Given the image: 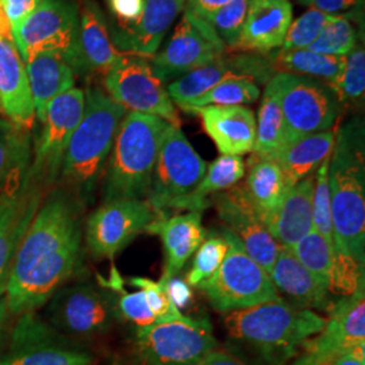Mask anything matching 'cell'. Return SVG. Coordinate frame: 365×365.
Returning <instances> with one entry per match:
<instances>
[{"label":"cell","instance_id":"6da1fadb","mask_svg":"<svg viewBox=\"0 0 365 365\" xmlns=\"http://www.w3.org/2000/svg\"><path fill=\"white\" fill-rule=\"evenodd\" d=\"M81 235L78 197L54 190L39 205L15 255L4 292L10 313H30L52 299L76 269Z\"/></svg>","mask_w":365,"mask_h":365},{"label":"cell","instance_id":"7a4b0ae2","mask_svg":"<svg viewBox=\"0 0 365 365\" xmlns=\"http://www.w3.org/2000/svg\"><path fill=\"white\" fill-rule=\"evenodd\" d=\"M336 249L365 265L364 125L353 119L336 131L329 160Z\"/></svg>","mask_w":365,"mask_h":365},{"label":"cell","instance_id":"3957f363","mask_svg":"<svg viewBox=\"0 0 365 365\" xmlns=\"http://www.w3.org/2000/svg\"><path fill=\"white\" fill-rule=\"evenodd\" d=\"M327 318L313 310L297 309L287 302H268L227 313L229 339L248 346L267 365H286L306 339L318 334Z\"/></svg>","mask_w":365,"mask_h":365},{"label":"cell","instance_id":"277c9868","mask_svg":"<svg viewBox=\"0 0 365 365\" xmlns=\"http://www.w3.org/2000/svg\"><path fill=\"white\" fill-rule=\"evenodd\" d=\"M84 113L66 148L60 179L78 199H88L105 170L128 111L102 88L88 87Z\"/></svg>","mask_w":365,"mask_h":365},{"label":"cell","instance_id":"5b68a950","mask_svg":"<svg viewBox=\"0 0 365 365\" xmlns=\"http://www.w3.org/2000/svg\"><path fill=\"white\" fill-rule=\"evenodd\" d=\"M170 123L155 115L128 113L108 157L105 200L146 199L158 150Z\"/></svg>","mask_w":365,"mask_h":365},{"label":"cell","instance_id":"8992f818","mask_svg":"<svg viewBox=\"0 0 365 365\" xmlns=\"http://www.w3.org/2000/svg\"><path fill=\"white\" fill-rule=\"evenodd\" d=\"M229 249L218 271L199 284L211 306L220 313L244 310L261 303L284 300L269 274L253 260L229 230H225Z\"/></svg>","mask_w":365,"mask_h":365},{"label":"cell","instance_id":"52a82bcc","mask_svg":"<svg viewBox=\"0 0 365 365\" xmlns=\"http://www.w3.org/2000/svg\"><path fill=\"white\" fill-rule=\"evenodd\" d=\"M271 83L286 122L287 145L303 135L333 129L342 105L327 81L277 72Z\"/></svg>","mask_w":365,"mask_h":365},{"label":"cell","instance_id":"ba28073f","mask_svg":"<svg viewBox=\"0 0 365 365\" xmlns=\"http://www.w3.org/2000/svg\"><path fill=\"white\" fill-rule=\"evenodd\" d=\"M206 170L207 163L194 149L180 126L170 125L158 150L146 200L157 215H167L195 190Z\"/></svg>","mask_w":365,"mask_h":365},{"label":"cell","instance_id":"9c48e42d","mask_svg":"<svg viewBox=\"0 0 365 365\" xmlns=\"http://www.w3.org/2000/svg\"><path fill=\"white\" fill-rule=\"evenodd\" d=\"M137 345L146 365H196L218 341L209 319L182 315L137 329Z\"/></svg>","mask_w":365,"mask_h":365},{"label":"cell","instance_id":"30bf717a","mask_svg":"<svg viewBox=\"0 0 365 365\" xmlns=\"http://www.w3.org/2000/svg\"><path fill=\"white\" fill-rule=\"evenodd\" d=\"M107 95L126 111L155 115L173 126L180 118L164 84L155 76L149 58L123 54L103 78Z\"/></svg>","mask_w":365,"mask_h":365},{"label":"cell","instance_id":"8fae6325","mask_svg":"<svg viewBox=\"0 0 365 365\" xmlns=\"http://www.w3.org/2000/svg\"><path fill=\"white\" fill-rule=\"evenodd\" d=\"M86 95L72 88L57 96L46 108L43 128L34 146L26 176L39 185H52L60 179L66 148L84 113Z\"/></svg>","mask_w":365,"mask_h":365},{"label":"cell","instance_id":"7c38bea8","mask_svg":"<svg viewBox=\"0 0 365 365\" xmlns=\"http://www.w3.org/2000/svg\"><path fill=\"white\" fill-rule=\"evenodd\" d=\"M78 4L73 0H41L38 7L11 30L24 63L41 52H60L69 63L76 49Z\"/></svg>","mask_w":365,"mask_h":365},{"label":"cell","instance_id":"4fadbf2b","mask_svg":"<svg viewBox=\"0 0 365 365\" xmlns=\"http://www.w3.org/2000/svg\"><path fill=\"white\" fill-rule=\"evenodd\" d=\"M182 11V21L168 45L149 60L155 76L163 84L217 61L226 52L223 42L210 24L188 9Z\"/></svg>","mask_w":365,"mask_h":365},{"label":"cell","instance_id":"5bb4252c","mask_svg":"<svg viewBox=\"0 0 365 365\" xmlns=\"http://www.w3.org/2000/svg\"><path fill=\"white\" fill-rule=\"evenodd\" d=\"M157 218L146 199H117L95 210L86 225V242L96 259L113 260Z\"/></svg>","mask_w":365,"mask_h":365},{"label":"cell","instance_id":"9a60e30c","mask_svg":"<svg viewBox=\"0 0 365 365\" xmlns=\"http://www.w3.org/2000/svg\"><path fill=\"white\" fill-rule=\"evenodd\" d=\"M360 344H365L364 284L334 303L324 329L302 344L291 365H327Z\"/></svg>","mask_w":365,"mask_h":365},{"label":"cell","instance_id":"2e32d148","mask_svg":"<svg viewBox=\"0 0 365 365\" xmlns=\"http://www.w3.org/2000/svg\"><path fill=\"white\" fill-rule=\"evenodd\" d=\"M114 299L92 286L60 288L51 299L53 324L69 334L90 337L107 331L115 319Z\"/></svg>","mask_w":365,"mask_h":365},{"label":"cell","instance_id":"e0dca14e","mask_svg":"<svg viewBox=\"0 0 365 365\" xmlns=\"http://www.w3.org/2000/svg\"><path fill=\"white\" fill-rule=\"evenodd\" d=\"M218 217L249 256L267 272L271 271L280 245L261 221L242 185H235L212 196Z\"/></svg>","mask_w":365,"mask_h":365},{"label":"cell","instance_id":"ac0fdd59","mask_svg":"<svg viewBox=\"0 0 365 365\" xmlns=\"http://www.w3.org/2000/svg\"><path fill=\"white\" fill-rule=\"evenodd\" d=\"M41 190L25 173L0 195V298L4 297L15 255L42 202Z\"/></svg>","mask_w":365,"mask_h":365},{"label":"cell","instance_id":"d6986e66","mask_svg":"<svg viewBox=\"0 0 365 365\" xmlns=\"http://www.w3.org/2000/svg\"><path fill=\"white\" fill-rule=\"evenodd\" d=\"M291 250L304 268L327 284L331 295L345 298L364 284V267L334 248L314 230Z\"/></svg>","mask_w":365,"mask_h":365},{"label":"cell","instance_id":"ffe728a7","mask_svg":"<svg viewBox=\"0 0 365 365\" xmlns=\"http://www.w3.org/2000/svg\"><path fill=\"white\" fill-rule=\"evenodd\" d=\"M122 56L123 53L118 51L110 37L99 4L95 0H81L78 6L76 49L68 63L73 72L106 75Z\"/></svg>","mask_w":365,"mask_h":365},{"label":"cell","instance_id":"44dd1931","mask_svg":"<svg viewBox=\"0 0 365 365\" xmlns=\"http://www.w3.org/2000/svg\"><path fill=\"white\" fill-rule=\"evenodd\" d=\"M187 0H145L141 16L131 24H120L113 42L120 53L152 58Z\"/></svg>","mask_w":365,"mask_h":365},{"label":"cell","instance_id":"7402d4cb","mask_svg":"<svg viewBox=\"0 0 365 365\" xmlns=\"http://www.w3.org/2000/svg\"><path fill=\"white\" fill-rule=\"evenodd\" d=\"M269 72L267 63L252 57H235V58H218L207 66L196 68L182 78L170 83L167 92L173 105L182 108V106L192 102L210 91L222 81L229 78H249L262 81V75Z\"/></svg>","mask_w":365,"mask_h":365},{"label":"cell","instance_id":"603a6c76","mask_svg":"<svg viewBox=\"0 0 365 365\" xmlns=\"http://www.w3.org/2000/svg\"><path fill=\"white\" fill-rule=\"evenodd\" d=\"M90 353L60 346L52 333L26 317L15 330L13 351L0 360V365H92Z\"/></svg>","mask_w":365,"mask_h":365},{"label":"cell","instance_id":"cb8c5ba5","mask_svg":"<svg viewBox=\"0 0 365 365\" xmlns=\"http://www.w3.org/2000/svg\"><path fill=\"white\" fill-rule=\"evenodd\" d=\"M279 294H284L297 309L330 313L334 303L327 284L304 268L291 248H279L276 260L268 272Z\"/></svg>","mask_w":365,"mask_h":365},{"label":"cell","instance_id":"d4e9b609","mask_svg":"<svg viewBox=\"0 0 365 365\" xmlns=\"http://www.w3.org/2000/svg\"><path fill=\"white\" fill-rule=\"evenodd\" d=\"M145 233L158 235L164 247L165 267L160 282H167L179 274L206 240L202 212L196 211L172 217L157 215L156 220L148 225Z\"/></svg>","mask_w":365,"mask_h":365},{"label":"cell","instance_id":"484cf974","mask_svg":"<svg viewBox=\"0 0 365 365\" xmlns=\"http://www.w3.org/2000/svg\"><path fill=\"white\" fill-rule=\"evenodd\" d=\"M202 126L222 155L244 156L253 152L256 115L245 106H206L197 108Z\"/></svg>","mask_w":365,"mask_h":365},{"label":"cell","instance_id":"4316f807","mask_svg":"<svg viewBox=\"0 0 365 365\" xmlns=\"http://www.w3.org/2000/svg\"><path fill=\"white\" fill-rule=\"evenodd\" d=\"M0 108L10 123L21 130H31L36 108L29 87L25 63L14 41L0 36Z\"/></svg>","mask_w":365,"mask_h":365},{"label":"cell","instance_id":"83f0119b","mask_svg":"<svg viewBox=\"0 0 365 365\" xmlns=\"http://www.w3.org/2000/svg\"><path fill=\"white\" fill-rule=\"evenodd\" d=\"M292 21L291 0H249L237 51L269 53L279 49Z\"/></svg>","mask_w":365,"mask_h":365},{"label":"cell","instance_id":"f1b7e54d","mask_svg":"<svg viewBox=\"0 0 365 365\" xmlns=\"http://www.w3.org/2000/svg\"><path fill=\"white\" fill-rule=\"evenodd\" d=\"M314 180L312 173L289 187L280 206L264 222L279 245L292 248L313 232Z\"/></svg>","mask_w":365,"mask_h":365},{"label":"cell","instance_id":"f546056e","mask_svg":"<svg viewBox=\"0 0 365 365\" xmlns=\"http://www.w3.org/2000/svg\"><path fill=\"white\" fill-rule=\"evenodd\" d=\"M36 117L43 122L53 99L75 88V72L60 52H41L25 63Z\"/></svg>","mask_w":365,"mask_h":365},{"label":"cell","instance_id":"4dcf8cb0","mask_svg":"<svg viewBox=\"0 0 365 365\" xmlns=\"http://www.w3.org/2000/svg\"><path fill=\"white\" fill-rule=\"evenodd\" d=\"M336 130L321 131L303 135L272 158L283 172L288 187L310 176L331 155Z\"/></svg>","mask_w":365,"mask_h":365},{"label":"cell","instance_id":"1f68e13d","mask_svg":"<svg viewBox=\"0 0 365 365\" xmlns=\"http://www.w3.org/2000/svg\"><path fill=\"white\" fill-rule=\"evenodd\" d=\"M242 187L262 222L280 206L289 188L274 160L255 155L249 158L248 175Z\"/></svg>","mask_w":365,"mask_h":365},{"label":"cell","instance_id":"d6a6232c","mask_svg":"<svg viewBox=\"0 0 365 365\" xmlns=\"http://www.w3.org/2000/svg\"><path fill=\"white\" fill-rule=\"evenodd\" d=\"M245 173L247 164L242 157L222 155L210 164L195 190L184 197L175 210L203 212L211 205L210 196L233 188L244 179Z\"/></svg>","mask_w":365,"mask_h":365},{"label":"cell","instance_id":"836d02e7","mask_svg":"<svg viewBox=\"0 0 365 365\" xmlns=\"http://www.w3.org/2000/svg\"><path fill=\"white\" fill-rule=\"evenodd\" d=\"M287 143V128L279 96L269 80L262 93L256 118V141L252 153L264 158H274L286 148Z\"/></svg>","mask_w":365,"mask_h":365},{"label":"cell","instance_id":"e575fe53","mask_svg":"<svg viewBox=\"0 0 365 365\" xmlns=\"http://www.w3.org/2000/svg\"><path fill=\"white\" fill-rule=\"evenodd\" d=\"M345 57L327 56L313 52L309 49L288 51L274 54L272 66L277 72H289L307 78L324 80L327 83L333 81L339 76L344 69Z\"/></svg>","mask_w":365,"mask_h":365},{"label":"cell","instance_id":"d590c367","mask_svg":"<svg viewBox=\"0 0 365 365\" xmlns=\"http://www.w3.org/2000/svg\"><path fill=\"white\" fill-rule=\"evenodd\" d=\"M31 161V143L27 131L9 120H0V182L15 180L26 173Z\"/></svg>","mask_w":365,"mask_h":365},{"label":"cell","instance_id":"8d00e7d4","mask_svg":"<svg viewBox=\"0 0 365 365\" xmlns=\"http://www.w3.org/2000/svg\"><path fill=\"white\" fill-rule=\"evenodd\" d=\"M259 84L249 78H229L222 81L195 101L182 106V111L195 113L206 106H245L255 103L260 98Z\"/></svg>","mask_w":365,"mask_h":365},{"label":"cell","instance_id":"74e56055","mask_svg":"<svg viewBox=\"0 0 365 365\" xmlns=\"http://www.w3.org/2000/svg\"><path fill=\"white\" fill-rule=\"evenodd\" d=\"M334 91L339 103L359 105L364 99L365 51L364 45H356L352 52L345 57L344 69L337 78L327 83Z\"/></svg>","mask_w":365,"mask_h":365},{"label":"cell","instance_id":"f35d334b","mask_svg":"<svg viewBox=\"0 0 365 365\" xmlns=\"http://www.w3.org/2000/svg\"><path fill=\"white\" fill-rule=\"evenodd\" d=\"M352 18L351 14L339 15L322 30L307 49L327 56L346 57L357 45V33L351 22Z\"/></svg>","mask_w":365,"mask_h":365},{"label":"cell","instance_id":"ab89813d","mask_svg":"<svg viewBox=\"0 0 365 365\" xmlns=\"http://www.w3.org/2000/svg\"><path fill=\"white\" fill-rule=\"evenodd\" d=\"M339 16V15L322 13L315 9L309 10L307 13L300 15L298 19L291 22L287 34L279 51L288 52V51L307 49L314 41L318 38L322 30Z\"/></svg>","mask_w":365,"mask_h":365},{"label":"cell","instance_id":"60d3db41","mask_svg":"<svg viewBox=\"0 0 365 365\" xmlns=\"http://www.w3.org/2000/svg\"><path fill=\"white\" fill-rule=\"evenodd\" d=\"M329 160L330 157H327L314 172L313 223L314 232L324 237L336 248L329 188Z\"/></svg>","mask_w":365,"mask_h":365},{"label":"cell","instance_id":"b9f144b4","mask_svg":"<svg viewBox=\"0 0 365 365\" xmlns=\"http://www.w3.org/2000/svg\"><path fill=\"white\" fill-rule=\"evenodd\" d=\"M229 244L223 235L210 237L195 252L192 267L187 274V284L197 287L218 271L227 253Z\"/></svg>","mask_w":365,"mask_h":365},{"label":"cell","instance_id":"7bdbcfd3","mask_svg":"<svg viewBox=\"0 0 365 365\" xmlns=\"http://www.w3.org/2000/svg\"><path fill=\"white\" fill-rule=\"evenodd\" d=\"M107 286L119 294V299L117 302L118 310L122 314L123 318H126L137 329L150 327L157 324L155 315L149 310L148 303L145 299L144 292L141 289H137L134 292H129L123 288L122 280L117 274V269L113 268L111 277L106 282Z\"/></svg>","mask_w":365,"mask_h":365},{"label":"cell","instance_id":"ee69618b","mask_svg":"<svg viewBox=\"0 0 365 365\" xmlns=\"http://www.w3.org/2000/svg\"><path fill=\"white\" fill-rule=\"evenodd\" d=\"M249 0H232L215 14L210 25L221 38L226 51H237L247 18Z\"/></svg>","mask_w":365,"mask_h":365},{"label":"cell","instance_id":"f6af8a7d","mask_svg":"<svg viewBox=\"0 0 365 365\" xmlns=\"http://www.w3.org/2000/svg\"><path fill=\"white\" fill-rule=\"evenodd\" d=\"M130 284L144 292L148 307L155 315L157 324L168 322L182 317V312L172 303L160 280L155 282L148 277H133L130 279Z\"/></svg>","mask_w":365,"mask_h":365},{"label":"cell","instance_id":"bcb514c9","mask_svg":"<svg viewBox=\"0 0 365 365\" xmlns=\"http://www.w3.org/2000/svg\"><path fill=\"white\" fill-rule=\"evenodd\" d=\"M41 0H0V6L11 30L19 26L33 13Z\"/></svg>","mask_w":365,"mask_h":365},{"label":"cell","instance_id":"7dc6e473","mask_svg":"<svg viewBox=\"0 0 365 365\" xmlns=\"http://www.w3.org/2000/svg\"><path fill=\"white\" fill-rule=\"evenodd\" d=\"M108 7L120 24H131L141 16L145 0H108Z\"/></svg>","mask_w":365,"mask_h":365},{"label":"cell","instance_id":"c3c4849f","mask_svg":"<svg viewBox=\"0 0 365 365\" xmlns=\"http://www.w3.org/2000/svg\"><path fill=\"white\" fill-rule=\"evenodd\" d=\"M364 0H313L312 9L330 15H348L363 9Z\"/></svg>","mask_w":365,"mask_h":365},{"label":"cell","instance_id":"681fc988","mask_svg":"<svg viewBox=\"0 0 365 365\" xmlns=\"http://www.w3.org/2000/svg\"><path fill=\"white\" fill-rule=\"evenodd\" d=\"M161 283L165 288L172 303L179 310L190 304V302L192 299V291H191V287L187 284V282L175 276V277H170V280L161 282Z\"/></svg>","mask_w":365,"mask_h":365},{"label":"cell","instance_id":"f907efd6","mask_svg":"<svg viewBox=\"0 0 365 365\" xmlns=\"http://www.w3.org/2000/svg\"><path fill=\"white\" fill-rule=\"evenodd\" d=\"M232 0H187V9L197 18L210 24L211 18Z\"/></svg>","mask_w":365,"mask_h":365},{"label":"cell","instance_id":"816d5d0a","mask_svg":"<svg viewBox=\"0 0 365 365\" xmlns=\"http://www.w3.org/2000/svg\"><path fill=\"white\" fill-rule=\"evenodd\" d=\"M327 365H365V344H360L341 353Z\"/></svg>","mask_w":365,"mask_h":365},{"label":"cell","instance_id":"f5cc1de1","mask_svg":"<svg viewBox=\"0 0 365 365\" xmlns=\"http://www.w3.org/2000/svg\"><path fill=\"white\" fill-rule=\"evenodd\" d=\"M196 365H247L235 354L222 349H214Z\"/></svg>","mask_w":365,"mask_h":365},{"label":"cell","instance_id":"db71d44e","mask_svg":"<svg viewBox=\"0 0 365 365\" xmlns=\"http://www.w3.org/2000/svg\"><path fill=\"white\" fill-rule=\"evenodd\" d=\"M0 36L3 38L9 39V41H14L13 34H11V27L6 21V16L3 14L1 6H0Z\"/></svg>","mask_w":365,"mask_h":365},{"label":"cell","instance_id":"11a10c76","mask_svg":"<svg viewBox=\"0 0 365 365\" xmlns=\"http://www.w3.org/2000/svg\"><path fill=\"white\" fill-rule=\"evenodd\" d=\"M9 314V309H7V303H6V298H0V337H1V330H3V325L6 322Z\"/></svg>","mask_w":365,"mask_h":365},{"label":"cell","instance_id":"9f6ffc18","mask_svg":"<svg viewBox=\"0 0 365 365\" xmlns=\"http://www.w3.org/2000/svg\"><path fill=\"white\" fill-rule=\"evenodd\" d=\"M297 1L300 3V4H303V6H312L313 0H297Z\"/></svg>","mask_w":365,"mask_h":365},{"label":"cell","instance_id":"6f0895ef","mask_svg":"<svg viewBox=\"0 0 365 365\" xmlns=\"http://www.w3.org/2000/svg\"><path fill=\"white\" fill-rule=\"evenodd\" d=\"M0 113H1V108H0Z\"/></svg>","mask_w":365,"mask_h":365}]
</instances>
